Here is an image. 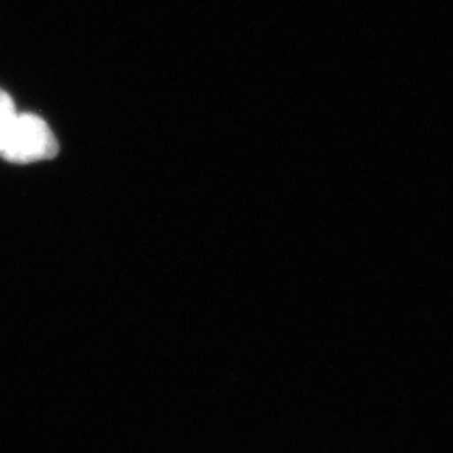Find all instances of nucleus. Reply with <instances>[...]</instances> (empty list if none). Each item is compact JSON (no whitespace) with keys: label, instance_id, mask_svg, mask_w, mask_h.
<instances>
[{"label":"nucleus","instance_id":"1","mask_svg":"<svg viewBox=\"0 0 453 453\" xmlns=\"http://www.w3.org/2000/svg\"><path fill=\"white\" fill-rule=\"evenodd\" d=\"M59 151L50 125L35 113H19L16 129L3 150V157L16 165L51 159Z\"/></svg>","mask_w":453,"mask_h":453},{"label":"nucleus","instance_id":"2","mask_svg":"<svg viewBox=\"0 0 453 453\" xmlns=\"http://www.w3.org/2000/svg\"><path fill=\"white\" fill-rule=\"evenodd\" d=\"M18 118L19 113L16 111V104H13L12 96L0 89V153H3L13 129H16Z\"/></svg>","mask_w":453,"mask_h":453}]
</instances>
